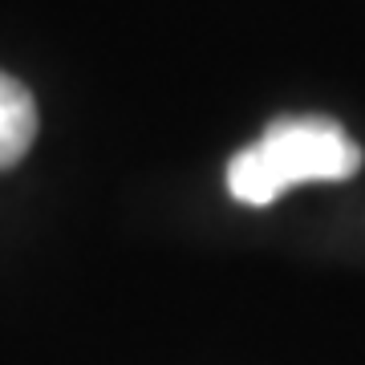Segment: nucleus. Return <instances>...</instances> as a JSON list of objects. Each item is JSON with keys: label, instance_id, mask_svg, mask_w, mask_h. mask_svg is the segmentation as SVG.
I'll return each mask as SVG.
<instances>
[{"label": "nucleus", "instance_id": "1", "mask_svg": "<svg viewBox=\"0 0 365 365\" xmlns=\"http://www.w3.org/2000/svg\"><path fill=\"white\" fill-rule=\"evenodd\" d=\"M361 150L329 118H284L264 138L240 150L227 167V187L240 203H272L297 182H337L357 175Z\"/></svg>", "mask_w": 365, "mask_h": 365}, {"label": "nucleus", "instance_id": "2", "mask_svg": "<svg viewBox=\"0 0 365 365\" xmlns=\"http://www.w3.org/2000/svg\"><path fill=\"white\" fill-rule=\"evenodd\" d=\"M37 138V106L33 93L0 69V170L21 163Z\"/></svg>", "mask_w": 365, "mask_h": 365}]
</instances>
